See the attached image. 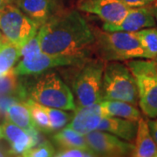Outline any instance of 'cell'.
I'll return each mask as SVG.
<instances>
[{
    "mask_svg": "<svg viewBox=\"0 0 157 157\" xmlns=\"http://www.w3.org/2000/svg\"><path fill=\"white\" fill-rule=\"evenodd\" d=\"M106 62L100 59H87L81 65L73 81V94L77 106H90L102 101V78Z\"/></svg>",
    "mask_w": 157,
    "mask_h": 157,
    "instance_id": "6",
    "label": "cell"
},
{
    "mask_svg": "<svg viewBox=\"0 0 157 157\" xmlns=\"http://www.w3.org/2000/svg\"><path fill=\"white\" fill-rule=\"evenodd\" d=\"M6 117L7 121L26 131L33 132L39 130L34 124L30 109L25 102L14 101L11 103L6 110Z\"/></svg>",
    "mask_w": 157,
    "mask_h": 157,
    "instance_id": "17",
    "label": "cell"
},
{
    "mask_svg": "<svg viewBox=\"0 0 157 157\" xmlns=\"http://www.w3.org/2000/svg\"><path fill=\"white\" fill-rule=\"evenodd\" d=\"M102 101H122L138 105V90L135 77L128 66L121 61L105 65L102 78Z\"/></svg>",
    "mask_w": 157,
    "mask_h": 157,
    "instance_id": "5",
    "label": "cell"
},
{
    "mask_svg": "<svg viewBox=\"0 0 157 157\" xmlns=\"http://www.w3.org/2000/svg\"><path fill=\"white\" fill-rule=\"evenodd\" d=\"M27 88H21L22 96L45 107L66 111H75L77 104L73 93L55 72H45L38 75Z\"/></svg>",
    "mask_w": 157,
    "mask_h": 157,
    "instance_id": "2",
    "label": "cell"
},
{
    "mask_svg": "<svg viewBox=\"0 0 157 157\" xmlns=\"http://www.w3.org/2000/svg\"><path fill=\"white\" fill-rule=\"evenodd\" d=\"M134 75L138 90V105L149 119L157 118V61L136 59L124 62Z\"/></svg>",
    "mask_w": 157,
    "mask_h": 157,
    "instance_id": "4",
    "label": "cell"
},
{
    "mask_svg": "<svg viewBox=\"0 0 157 157\" xmlns=\"http://www.w3.org/2000/svg\"><path fill=\"white\" fill-rule=\"evenodd\" d=\"M154 11L147 6L130 7L127 15L119 23H104L102 29L107 32L135 33L148 27H156Z\"/></svg>",
    "mask_w": 157,
    "mask_h": 157,
    "instance_id": "11",
    "label": "cell"
},
{
    "mask_svg": "<svg viewBox=\"0 0 157 157\" xmlns=\"http://www.w3.org/2000/svg\"><path fill=\"white\" fill-rule=\"evenodd\" d=\"M153 11H154V15H155V20H156V24H157V3H156V5L155 6V7H154Z\"/></svg>",
    "mask_w": 157,
    "mask_h": 157,
    "instance_id": "31",
    "label": "cell"
},
{
    "mask_svg": "<svg viewBox=\"0 0 157 157\" xmlns=\"http://www.w3.org/2000/svg\"><path fill=\"white\" fill-rule=\"evenodd\" d=\"M137 128L138 121L115 116L103 118L98 128L99 130L108 132L130 142L135 140Z\"/></svg>",
    "mask_w": 157,
    "mask_h": 157,
    "instance_id": "15",
    "label": "cell"
},
{
    "mask_svg": "<svg viewBox=\"0 0 157 157\" xmlns=\"http://www.w3.org/2000/svg\"><path fill=\"white\" fill-rule=\"evenodd\" d=\"M41 106L44 108V110L50 120L51 126H52V128L53 131L59 130V129L67 127V125L69 123V121L72 119V116L69 113H67L66 110L54 108V107H45L43 105H41Z\"/></svg>",
    "mask_w": 157,
    "mask_h": 157,
    "instance_id": "23",
    "label": "cell"
},
{
    "mask_svg": "<svg viewBox=\"0 0 157 157\" xmlns=\"http://www.w3.org/2000/svg\"><path fill=\"white\" fill-rule=\"evenodd\" d=\"M85 60L86 59L52 55L41 52L33 57L20 59L13 69L17 76H31L38 75L57 67H80Z\"/></svg>",
    "mask_w": 157,
    "mask_h": 157,
    "instance_id": "8",
    "label": "cell"
},
{
    "mask_svg": "<svg viewBox=\"0 0 157 157\" xmlns=\"http://www.w3.org/2000/svg\"><path fill=\"white\" fill-rule=\"evenodd\" d=\"M53 140L61 148H89L85 135L79 134L68 127L59 129V131L53 135Z\"/></svg>",
    "mask_w": 157,
    "mask_h": 157,
    "instance_id": "19",
    "label": "cell"
},
{
    "mask_svg": "<svg viewBox=\"0 0 157 157\" xmlns=\"http://www.w3.org/2000/svg\"><path fill=\"white\" fill-rule=\"evenodd\" d=\"M17 76L14 69L0 76V96L12 94L18 90Z\"/></svg>",
    "mask_w": 157,
    "mask_h": 157,
    "instance_id": "24",
    "label": "cell"
},
{
    "mask_svg": "<svg viewBox=\"0 0 157 157\" xmlns=\"http://www.w3.org/2000/svg\"><path fill=\"white\" fill-rule=\"evenodd\" d=\"M25 102L28 106L34 124H35L36 128L39 129V131L45 132L46 134L52 133L53 130H52V126H51L50 120H49V118L47 116V114L44 110V108L42 107V106L39 103L30 100V99H28Z\"/></svg>",
    "mask_w": 157,
    "mask_h": 157,
    "instance_id": "22",
    "label": "cell"
},
{
    "mask_svg": "<svg viewBox=\"0 0 157 157\" xmlns=\"http://www.w3.org/2000/svg\"><path fill=\"white\" fill-rule=\"evenodd\" d=\"M124 3L129 7H140L148 6L156 0H122Z\"/></svg>",
    "mask_w": 157,
    "mask_h": 157,
    "instance_id": "28",
    "label": "cell"
},
{
    "mask_svg": "<svg viewBox=\"0 0 157 157\" xmlns=\"http://www.w3.org/2000/svg\"><path fill=\"white\" fill-rule=\"evenodd\" d=\"M15 0H0V10H2L6 6L13 4Z\"/></svg>",
    "mask_w": 157,
    "mask_h": 157,
    "instance_id": "30",
    "label": "cell"
},
{
    "mask_svg": "<svg viewBox=\"0 0 157 157\" xmlns=\"http://www.w3.org/2000/svg\"><path fill=\"white\" fill-rule=\"evenodd\" d=\"M135 33L140 40L147 59L155 60L157 59V28L148 27L135 32Z\"/></svg>",
    "mask_w": 157,
    "mask_h": 157,
    "instance_id": "21",
    "label": "cell"
},
{
    "mask_svg": "<svg viewBox=\"0 0 157 157\" xmlns=\"http://www.w3.org/2000/svg\"><path fill=\"white\" fill-rule=\"evenodd\" d=\"M2 128L4 138L10 143L11 155L25 156L26 152L36 146L39 141V130L29 132L7 120Z\"/></svg>",
    "mask_w": 157,
    "mask_h": 157,
    "instance_id": "13",
    "label": "cell"
},
{
    "mask_svg": "<svg viewBox=\"0 0 157 157\" xmlns=\"http://www.w3.org/2000/svg\"><path fill=\"white\" fill-rule=\"evenodd\" d=\"M86 143L97 156L121 157L132 155L135 144L106 131L94 130L85 135Z\"/></svg>",
    "mask_w": 157,
    "mask_h": 157,
    "instance_id": "9",
    "label": "cell"
},
{
    "mask_svg": "<svg viewBox=\"0 0 157 157\" xmlns=\"http://www.w3.org/2000/svg\"><path fill=\"white\" fill-rule=\"evenodd\" d=\"M20 59V47L5 40L0 46V76L14 68Z\"/></svg>",
    "mask_w": 157,
    "mask_h": 157,
    "instance_id": "20",
    "label": "cell"
},
{
    "mask_svg": "<svg viewBox=\"0 0 157 157\" xmlns=\"http://www.w3.org/2000/svg\"><path fill=\"white\" fill-rule=\"evenodd\" d=\"M109 116L101 101L90 106H77L74 114L67 127L86 135L97 130L101 120Z\"/></svg>",
    "mask_w": 157,
    "mask_h": 157,
    "instance_id": "12",
    "label": "cell"
},
{
    "mask_svg": "<svg viewBox=\"0 0 157 157\" xmlns=\"http://www.w3.org/2000/svg\"><path fill=\"white\" fill-rule=\"evenodd\" d=\"M4 138V132H3V128L0 127V140Z\"/></svg>",
    "mask_w": 157,
    "mask_h": 157,
    "instance_id": "33",
    "label": "cell"
},
{
    "mask_svg": "<svg viewBox=\"0 0 157 157\" xmlns=\"http://www.w3.org/2000/svg\"><path fill=\"white\" fill-rule=\"evenodd\" d=\"M39 29L33 20L13 4L0 10V32L7 41L20 48L38 33Z\"/></svg>",
    "mask_w": 157,
    "mask_h": 157,
    "instance_id": "7",
    "label": "cell"
},
{
    "mask_svg": "<svg viewBox=\"0 0 157 157\" xmlns=\"http://www.w3.org/2000/svg\"><path fill=\"white\" fill-rule=\"evenodd\" d=\"M78 9L95 15L104 23L115 24L123 19L130 7L122 0H78Z\"/></svg>",
    "mask_w": 157,
    "mask_h": 157,
    "instance_id": "10",
    "label": "cell"
},
{
    "mask_svg": "<svg viewBox=\"0 0 157 157\" xmlns=\"http://www.w3.org/2000/svg\"><path fill=\"white\" fill-rule=\"evenodd\" d=\"M41 52V45L37 33L20 48V59L33 57L40 53Z\"/></svg>",
    "mask_w": 157,
    "mask_h": 157,
    "instance_id": "26",
    "label": "cell"
},
{
    "mask_svg": "<svg viewBox=\"0 0 157 157\" xmlns=\"http://www.w3.org/2000/svg\"><path fill=\"white\" fill-rule=\"evenodd\" d=\"M43 52L79 59H88L95 48L94 29L76 10L54 14L39 29Z\"/></svg>",
    "mask_w": 157,
    "mask_h": 157,
    "instance_id": "1",
    "label": "cell"
},
{
    "mask_svg": "<svg viewBox=\"0 0 157 157\" xmlns=\"http://www.w3.org/2000/svg\"><path fill=\"white\" fill-rule=\"evenodd\" d=\"M95 48L105 62H125L136 59H147L146 52L135 33L107 32L94 29Z\"/></svg>",
    "mask_w": 157,
    "mask_h": 157,
    "instance_id": "3",
    "label": "cell"
},
{
    "mask_svg": "<svg viewBox=\"0 0 157 157\" xmlns=\"http://www.w3.org/2000/svg\"><path fill=\"white\" fill-rule=\"evenodd\" d=\"M55 148L50 141H44L31 148L25 156L26 157H52L55 156Z\"/></svg>",
    "mask_w": 157,
    "mask_h": 157,
    "instance_id": "25",
    "label": "cell"
},
{
    "mask_svg": "<svg viewBox=\"0 0 157 157\" xmlns=\"http://www.w3.org/2000/svg\"><path fill=\"white\" fill-rule=\"evenodd\" d=\"M101 104L105 107L109 116L123 118L138 121L141 118L140 110L129 102L122 101H112L104 100L101 101Z\"/></svg>",
    "mask_w": 157,
    "mask_h": 157,
    "instance_id": "18",
    "label": "cell"
},
{
    "mask_svg": "<svg viewBox=\"0 0 157 157\" xmlns=\"http://www.w3.org/2000/svg\"><path fill=\"white\" fill-rule=\"evenodd\" d=\"M6 40V38L4 37V35L2 34V33L0 32V46H1V45L4 43V41Z\"/></svg>",
    "mask_w": 157,
    "mask_h": 157,
    "instance_id": "32",
    "label": "cell"
},
{
    "mask_svg": "<svg viewBox=\"0 0 157 157\" xmlns=\"http://www.w3.org/2000/svg\"><path fill=\"white\" fill-rule=\"evenodd\" d=\"M56 157H94L96 154L90 148L82 147H72V148H61L56 152Z\"/></svg>",
    "mask_w": 157,
    "mask_h": 157,
    "instance_id": "27",
    "label": "cell"
},
{
    "mask_svg": "<svg viewBox=\"0 0 157 157\" xmlns=\"http://www.w3.org/2000/svg\"><path fill=\"white\" fill-rule=\"evenodd\" d=\"M134 157H157V145L148 128L147 121L141 117L138 121V128L135 139Z\"/></svg>",
    "mask_w": 157,
    "mask_h": 157,
    "instance_id": "16",
    "label": "cell"
},
{
    "mask_svg": "<svg viewBox=\"0 0 157 157\" xmlns=\"http://www.w3.org/2000/svg\"><path fill=\"white\" fill-rule=\"evenodd\" d=\"M147 124H148V128H149V130H150V133H151L152 136H153V138H154V140H155L157 145V118L148 120Z\"/></svg>",
    "mask_w": 157,
    "mask_h": 157,
    "instance_id": "29",
    "label": "cell"
},
{
    "mask_svg": "<svg viewBox=\"0 0 157 157\" xmlns=\"http://www.w3.org/2000/svg\"><path fill=\"white\" fill-rule=\"evenodd\" d=\"M15 3L39 27L54 15V0H15Z\"/></svg>",
    "mask_w": 157,
    "mask_h": 157,
    "instance_id": "14",
    "label": "cell"
}]
</instances>
